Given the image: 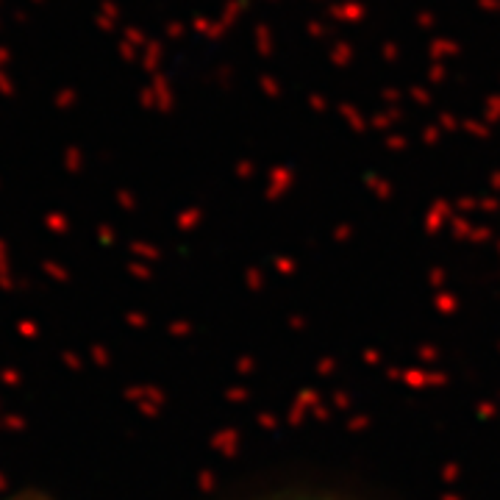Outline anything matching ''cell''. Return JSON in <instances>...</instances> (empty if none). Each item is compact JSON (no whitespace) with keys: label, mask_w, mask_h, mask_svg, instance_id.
<instances>
[{"label":"cell","mask_w":500,"mask_h":500,"mask_svg":"<svg viewBox=\"0 0 500 500\" xmlns=\"http://www.w3.org/2000/svg\"><path fill=\"white\" fill-rule=\"evenodd\" d=\"M267 500H348L339 498V495H331V492H281V495H272Z\"/></svg>","instance_id":"obj_1"}]
</instances>
